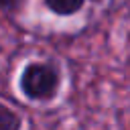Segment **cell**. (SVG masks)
<instances>
[{
	"label": "cell",
	"mask_w": 130,
	"mask_h": 130,
	"mask_svg": "<svg viewBox=\"0 0 130 130\" xmlns=\"http://www.w3.org/2000/svg\"><path fill=\"white\" fill-rule=\"evenodd\" d=\"M61 83V67L53 61H28L18 77L20 93L37 104H51L53 100H57Z\"/></svg>",
	"instance_id": "6da1fadb"
},
{
	"label": "cell",
	"mask_w": 130,
	"mask_h": 130,
	"mask_svg": "<svg viewBox=\"0 0 130 130\" xmlns=\"http://www.w3.org/2000/svg\"><path fill=\"white\" fill-rule=\"evenodd\" d=\"M47 10L53 12L55 16H75L83 10V6L87 4V0H43Z\"/></svg>",
	"instance_id": "7a4b0ae2"
},
{
	"label": "cell",
	"mask_w": 130,
	"mask_h": 130,
	"mask_svg": "<svg viewBox=\"0 0 130 130\" xmlns=\"http://www.w3.org/2000/svg\"><path fill=\"white\" fill-rule=\"evenodd\" d=\"M0 130H22L20 114L2 102H0Z\"/></svg>",
	"instance_id": "3957f363"
},
{
	"label": "cell",
	"mask_w": 130,
	"mask_h": 130,
	"mask_svg": "<svg viewBox=\"0 0 130 130\" xmlns=\"http://www.w3.org/2000/svg\"><path fill=\"white\" fill-rule=\"evenodd\" d=\"M26 0H0V10L8 12V14H16L24 8Z\"/></svg>",
	"instance_id": "277c9868"
},
{
	"label": "cell",
	"mask_w": 130,
	"mask_h": 130,
	"mask_svg": "<svg viewBox=\"0 0 130 130\" xmlns=\"http://www.w3.org/2000/svg\"><path fill=\"white\" fill-rule=\"evenodd\" d=\"M87 2H91V4H102L104 0H87Z\"/></svg>",
	"instance_id": "5b68a950"
}]
</instances>
